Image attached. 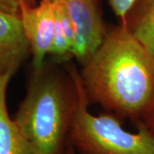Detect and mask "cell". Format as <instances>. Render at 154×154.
Instances as JSON below:
<instances>
[{"instance_id": "cell-1", "label": "cell", "mask_w": 154, "mask_h": 154, "mask_svg": "<svg viewBox=\"0 0 154 154\" xmlns=\"http://www.w3.org/2000/svg\"><path fill=\"white\" fill-rule=\"evenodd\" d=\"M80 75L89 100L118 115L139 119L154 94V57L120 23Z\"/></svg>"}, {"instance_id": "cell-2", "label": "cell", "mask_w": 154, "mask_h": 154, "mask_svg": "<svg viewBox=\"0 0 154 154\" xmlns=\"http://www.w3.org/2000/svg\"><path fill=\"white\" fill-rule=\"evenodd\" d=\"M75 102L76 91L68 72L63 75L45 63L33 69L14 119L33 154H59Z\"/></svg>"}, {"instance_id": "cell-3", "label": "cell", "mask_w": 154, "mask_h": 154, "mask_svg": "<svg viewBox=\"0 0 154 154\" xmlns=\"http://www.w3.org/2000/svg\"><path fill=\"white\" fill-rule=\"evenodd\" d=\"M66 70L76 91L70 129L79 148L89 154H154V135L141 124L138 123L137 132L132 133L112 115L92 114L80 71L73 64H67Z\"/></svg>"}, {"instance_id": "cell-4", "label": "cell", "mask_w": 154, "mask_h": 154, "mask_svg": "<svg viewBox=\"0 0 154 154\" xmlns=\"http://www.w3.org/2000/svg\"><path fill=\"white\" fill-rule=\"evenodd\" d=\"M75 30L73 57L83 66L103 43L108 29L97 0H65Z\"/></svg>"}, {"instance_id": "cell-5", "label": "cell", "mask_w": 154, "mask_h": 154, "mask_svg": "<svg viewBox=\"0 0 154 154\" xmlns=\"http://www.w3.org/2000/svg\"><path fill=\"white\" fill-rule=\"evenodd\" d=\"M19 17L23 32L31 48L33 68L38 69L50 55L55 32L53 0H40L38 4L23 0L20 5Z\"/></svg>"}, {"instance_id": "cell-6", "label": "cell", "mask_w": 154, "mask_h": 154, "mask_svg": "<svg viewBox=\"0 0 154 154\" xmlns=\"http://www.w3.org/2000/svg\"><path fill=\"white\" fill-rule=\"evenodd\" d=\"M31 55L18 15L0 10V75L12 76Z\"/></svg>"}, {"instance_id": "cell-7", "label": "cell", "mask_w": 154, "mask_h": 154, "mask_svg": "<svg viewBox=\"0 0 154 154\" xmlns=\"http://www.w3.org/2000/svg\"><path fill=\"white\" fill-rule=\"evenodd\" d=\"M11 75H0V154H33L17 123L9 115L6 94Z\"/></svg>"}, {"instance_id": "cell-8", "label": "cell", "mask_w": 154, "mask_h": 154, "mask_svg": "<svg viewBox=\"0 0 154 154\" xmlns=\"http://www.w3.org/2000/svg\"><path fill=\"white\" fill-rule=\"evenodd\" d=\"M121 23L154 57V0H135Z\"/></svg>"}, {"instance_id": "cell-9", "label": "cell", "mask_w": 154, "mask_h": 154, "mask_svg": "<svg viewBox=\"0 0 154 154\" xmlns=\"http://www.w3.org/2000/svg\"><path fill=\"white\" fill-rule=\"evenodd\" d=\"M55 32L50 55L57 62L66 63L73 57L75 30L65 0H53Z\"/></svg>"}, {"instance_id": "cell-10", "label": "cell", "mask_w": 154, "mask_h": 154, "mask_svg": "<svg viewBox=\"0 0 154 154\" xmlns=\"http://www.w3.org/2000/svg\"><path fill=\"white\" fill-rule=\"evenodd\" d=\"M135 0H108L112 11L116 17H118L120 21L123 22L127 13L130 10Z\"/></svg>"}, {"instance_id": "cell-11", "label": "cell", "mask_w": 154, "mask_h": 154, "mask_svg": "<svg viewBox=\"0 0 154 154\" xmlns=\"http://www.w3.org/2000/svg\"><path fill=\"white\" fill-rule=\"evenodd\" d=\"M138 123L145 127L154 135V94L147 108L138 119Z\"/></svg>"}, {"instance_id": "cell-12", "label": "cell", "mask_w": 154, "mask_h": 154, "mask_svg": "<svg viewBox=\"0 0 154 154\" xmlns=\"http://www.w3.org/2000/svg\"><path fill=\"white\" fill-rule=\"evenodd\" d=\"M23 0H0V10L8 13L18 15L20 13V5ZM34 2V0H28Z\"/></svg>"}, {"instance_id": "cell-13", "label": "cell", "mask_w": 154, "mask_h": 154, "mask_svg": "<svg viewBox=\"0 0 154 154\" xmlns=\"http://www.w3.org/2000/svg\"><path fill=\"white\" fill-rule=\"evenodd\" d=\"M68 154H75V153H74L73 152H69V153H68Z\"/></svg>"}]
</instances>
